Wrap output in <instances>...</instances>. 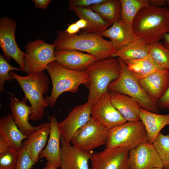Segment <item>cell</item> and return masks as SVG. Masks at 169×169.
<instances>
[{
	"mask_svg": "<svg viewBox=\"0 0 169 169\" xmlns=\"http://www.w3.org/2000/svg\"><path fill=\"white\" fill-rule=\"evenodd\" d=\"M53 44L55 50L73 49L86 52L95 56L97 60L113 57L116 51L110 41L104 39L100 34L83 32L69 35L65 31L57 32Z\"/></svg>",
	"mask_w": 169,
	"mask_h": 169,
	"instance_id": "obj_1",
	"label": "cell"
},
{
	"mask_svg": "<svg viewBox=\"0 0 169 169\" xmlns=\"http://www.w3.org/2000/svg\"><path fill=\"white\" fill-rule=\"evenodd\" d=\"M136 36L150 44L162 39L169 32V9L151 6L141 9L132 24Z\"/></svg>",
	"mask_w": 169,
	"mask_h": 169,
	"instance_id": "obj_2",
	"label": "cell"
},
{
	"mask_svg": "<svg viewBox=\"0 0 169 169\" xmlns=\"http://www.w3.org/2000/svg\"><path fill=\"white\" fill-rule=\"evenodd\" d=\"M53 85L51 95L45 99L51 107L55 105L58 97L64 92L74 93L79 86L84 84L88 87L89 77L86 70L76 71L66 68L56 61L49 64L46 68Z\"/></svg>",
	"mask_w": 169,
	"mask_h": 169,
	"instance_id": "obj_3",
	"label": "cell"
},
{
	"mask_svg": "<svg viewBox=\"0 0 169 169\" xmlns=\"http://www.w3.org/2000/svg\"><path fill=\"white\" fill-rule=\"evenodd\" d=\"M89 77L88 102L92 105L107 92L110 84L120 73L118 58L111 57L96 60L86 69Z\"/></svg>",
	"mask_w": 169,
	"mask_h": 169,
	"instance_id": "obj_4",
	"label": "cell"
},
{
	"mask_svg": "<svg viewBox=\"0 0 169 169\" xmlns=\"http://www.w3.org/2000/svg\"><path fill=\"white\" fill-rule=\"evenodd\" d=\"M10 74L15 79L21 87L33 109L29 120H41L44 115V109L49 105L43 97L49 89V80L43 72L32 73L25 76L10 71Z\"/></svg>",
	"mask_w": 169,
	"mask_h": 169,
	"instance_id": "obj_5",
	"label": "cell"
},
{
	"mask_svg": "<svg viewBox=\"0 0 169 169\" xmlns=\"http://www.w3.org/2000/svg\"><path fill=\"white\" fill-rule=\"evenodd\" d=\"M120 67L119 77L109 85L108 90L127 95L135 100L141 108L159 113L160 108L157 100L148 95L143 90L139 79L129 70L125 63L117 58Z\"/></svg>",
	"mask_w": 169,
	"mask_h": 169,
	"instance_id": "obj_6",
	"label": "cell"
},
{
	"mask_svg": "<svg viewBox=\"0 0 169 169\" xmlns=\"http://www.w3.org/2000/svg\"><path fill=\"white\" fill-rule=\"evenodd\" d=\"M148 141L145 126L141 120L127 121L110 130L106 147H123L129 150L141 143Z\"/></svg>",
	"mask_w": 169,
	"mask_h": 169,
	"instance_id": "obj_7",
	"label": "cell"
},
{
	"mask_svg": "<svg viewBox=\"0 0 169 169\" xmlns=\"http://www.w3.org/2000/svg\"><path fill=\"white\" fill-rule=\"evenodd\" d=\"M110 131L91 116L89 120L75 133L70 142L77 148L90 152L95 148L106 144Z\"/></svg>",
	"mask_w": 169,
	"mask_h": 169,
	"instance_id": "obj_8",
	"label": "cell"
},
{
	"mask_svg": "<svg viewBox=\"0 0 169 169\" xmlns=\"http://www.w3.org/2000/svg\"><path fill=\"white\" fill-rule=\"evenodd\" d=\"M25 49L26 54L24 57V72L27 74L43 72L49 64L56 61L54 44L38 39L28 42Z\"/></svg>",
	"mask_w": 169,
	"mask_h": 169,
	"instance_id": "obj_9",
	"label": "cell"
},
{
	"mask_svg": "<svg viewBox=\"0 0 169 169\" xmlns=\"http://www.w3.org/2000/svg\"><path fill=\"white\" fill-rule=\"evenodd\" d=\"M16 23L12 18L3 16L0 18V46L6 61L9 63L13 59L24 72V57L26 54L20 49L16 42Z\"/></svg>",
	"mask_w": 169,
	"mask_h": 169,
	"instance_id": "obj_10",
	"label": "cell"
},
{
	"mask_svg": "<svg viewBox=\"0 0 169 169\" xmlns=\"http://www.w3.org/2000/svg\"><path fill=\"white\" fill-rule=\"evenodd\" d=\"M129 150L126 147H106L92 154L91 169H129Z\"/></svg>",
	"mask_w": 169,
	"mask_h": 169,
	"instance_id": "obj_11",
	"label": "cell"
},
{
	"mask_svg": "<svg viewBox=\"0 0 169 169\" xmlns=\"http://www.w3.org/2000/svg\"><path fill=\"white\" fill-rule=\"evenodd\" d=\"M91 115L110 130L127 122L112 104L108 91L92 105Z\"/></svg>",
	"mask_w": 169,
	"mask_h": 169,
	"instance_id": "obj_12",
	"label": "cell"
},
{
	"mask_svg": "<svg viewBox=\"0 0 169 169\" xmlns=\"http://www.w3.org/2000/svg\"><path fill=\"white\" fill-rule=\"evenodd\" d=\"M128 161L131 169L163 167L162 162L153 144L148 141L141 143L129 150Z\"/></svg>",
	"mask_w": 169,
	"mask_h": 169,
	"instance_id": "obj_13",
	"label": "cell"
},
{
	"mask_svg": "<svg viewBox=\"0 0 169 169\" xmlns=\"http://www.w3.org/2000/svg\"><path fill=\"white\" fill-rule=\"evenodd\" d=\"M92 104L86 103L75 106L63 120L58 123L61 138L68 142L75 133L84 125L91 117Z\"/></svg>",
	"mask_w": 169,
	"mask_h": 169,
	"instance_id": "obj_14",
	"label": "cell"
},
{
	"mask_svg": "<svg viewBox=\"0 0 169 169\" xmlns=\"http://www.w3.org/2000/svg\"><path fill=\"white\" fill-rule=\"evenodd\" d=\"M54 56L59 64L76 71L86 70L91 64L97 60L92 54L73 49L55 50Z\"/></svg>",
	"mask_w": 169,
	"mask_h": 169,
	"instance_id": "obj_15",
	"label": "cell"
},
{
	"mask_svg": "<svg viewBox=\"0 0 169 169\" xmlns=\"http://www.w3.org/2000/svg\"><path fill=\"white\" fill-rule=\"evenodd\" d=\"M50 125L49 138L45 148L39 154L40 157L47 160L45 167L57 168L61 167L60 144L61 135L57 119L54 116L50 118Z\"/></svg>",
	"mask_w": 169,
	"mask_h": 169,
	"instance_id": "obj_16",
	"label": "cell"
},
{
	"mask_svg": "<svg viewBox=\"0 0 169 169\" xmlns=\"http://www.w3.org/2000/svg\"><path fill=\"white\" fill-rule=\"evenodd\" d=\"M60 143L62 169H89L88 162L91 154L71 145L61 137Z\"/></svg>",
	"mask_w": 169,
	"mask_h": 169,
	"instance_id": "obj_17",
	"label": "cell"
},
{
	"mask_svg": "<svg viewBox=\"0 0 169 169\" xmlns=\"http://www.w3.org/2000/svg\"><path fill=\"white\" fill-rule=\"evenodd\" d=\"M9 107L14 121L22 133L28 136L33 131L38 129L29 122V117L33 113L32 107L27 104V99L24 97L22 100L15 96H11Z\"/></svg>",
	"mask_w": 169,
	"mask_h": 169,
	"instance_id": "obj_18",
	"label": "cell"
},
{
	"mask_svg": "<svg viewBox=\"0 0 169 169\" xmlns=\"http://www.w3.org/2000/svg\"><path fill=\"white\" fill-rule=\"evenodd\" d=\"M139 83L148 95L157 101L169 86V69H159L147 77L139 79Z\"/></svg>",
	"mask_w": 169,
	"mask_h": 169,
	"instance_id": "obj_19",
	"label": "cell"
},
{
	"mask_svg": "<svg viewBox=\"0 0 169 169\" xmlns=\"http://www.w3.org/2000/svg\"><path fill=\"white\" fill-rule=\"evenodd\" d=\"M100 34L103 37L110 39L116 51L138 38L134 32L132 25L127 24L121 19L113 23Z\"/></svg>",
	"mask_w": 169,
	"mask_h": 169,
	"instance_id": "obj_20",
	"label": "cell"
},
{
	"mask_svg": "<svg viewBox=\"0 0 169 169\" xmlns=\"http://www.w3.org/2000/svg\"><path fill=\"white\" fill-rule=\"evenodd\" d=\"M50 129V122L41 123L39 127L31 133L23 142V146L35 163L38 162L39 154L46 145Z\"/></svg>",
	"mask_w": 169,
	"mask_h": 169,
	"instance_id": "obj_21",
	"label": "cell"
},
{
	"mask_svg": "<svg viewBox=\"0 0 169 169\" xmlns=\"http://www.w3.org/2000/svg\"><path fill=\"white\" fill-rule=\"evenodd\" d=\"M110 93L112 104L127 121L140 120V113L141 108L135 100L124 94Z\"/></svg>",
	"mask_w": 169,
	"mask_h": 169,
	"instance_id": "obj_22",
	"label": "cell"
},
{
	"mask_svg": "<svg viewBox=\"0 0 169 169\" xmlns=\"http://www.w3.org/2000/svg\"><path fill=\"white\" fill-rule=\"evenodd\" d=\"M140 118L145 126L148 141L151 143H153L165 126H169V114H159L141 108Z\"/></svg>",
	"mask_w": 169,
	"mask_h": 169,
	"instance_id": "obj_23",
	"label": "cell"
},
{
	"mask_svg": "<svg viewBox=\"0 0 169 169\" xmlns=\"http://www.w3.org/2000/svg\"><path fill=\"white\" fill-rule=\"evenodd\" d=\"M79 18L87 22V28L83 32L101 34L112 24L99 14L88 7H75L69 9Z\"/></svg>",
	"mask_w": 169,
	"mask_h": 169,
	"instance_id": "obj_24",
	"label": "cell"
},
{
	"mask_svg": "<svg viewBox=\"0 0 169 169\" xmlns=\"http://www.w3.org/2000/svg\"><path fill=\"white\" fill-rule=\"evenodd\" d=\"M0 134L6 139L10 147L18 151L22 147L23 141L28 137L19 130L10 113L0 118Z\"/></svg>",
	"mask_w": 169,
	"mask_h": 169,
	"instance_id": "obj_25",
	"label": "cell"
},
{
	"mask_svg": "<svg viewBox=\"0 0 169 169\" xmlns=\"http://www.w3.org/2000/svg\"><path fill=\"white\" fill-rule=\"evenodd\" d=\"M150 44L137 38L127 45L117 50L113 57H117L124 61L143 58L149 54Z\"/></svg>",
	"mask_w": 169,
	"mask_h": 169,
	"instance_id": "obj_26",
	"label": "cell"
},
{
	"mask_svg": "<svg viewBox=\"0 0 169 169\" xmlns=\"http://www.w3.org/2000/svg\"><path fill=\"white\" fill-rule=\"evenodd\" d=\"M124 62L129 70L139 79H144L159 69H162L153 60L149 54L141 59Z\"/></svg>",
	"mask_w": 169,
	"mask_h": 169,
	"instance_id": "obj_27",
	"label": "cell"
},
{
	"mask_svg": "<svg viewBox=\"0 0 169 169\" xmlns=\"http://www.w3.org/2000/svg\"><path fill=\"white\" fill-rule=\"evenodd\" d=\"M100 15L112 24L120 20V0H106L103 3L88 7Z\"/></svg>",
	"mask_w": 169,
	"mask_h": 169,
	"instance_id": "obj_28",
	"label": "cell"
},
{
	"mask_svg": "<svg viewBox=\"0 0 169 169\" xmlns=\"http://www.w3.org/2000/svg\"><path fill=\"white\" fill-rule=\"evenodd\" d=\"M121 19L125 23L132 25L133 20L142 8L150 6L148 0H120Z\"/></svg>",
	"mask_w": 169,
	"mask_h": 169,
	"instance_id": "obj_29",
	"label": "cell"
},
{
	"mask_svg": "<svg viewBox=\"0 0 169 169\" xmlns=\"http://www.w3.org/2000/svg\"><path fill=\"white\" fill-rule=\"evenodd\" d=\"M149 54L159 67L169 69V49L160 41L150 44Z\"/></svg>",
	"mask_w": 169,
	"mask_h": 169,
	"instance_id": "obj_30",
	"label": "cell"
},
{
	"mask_svg": "<svg viewBox=\"0 0 169 169\" xmlns=\"http://www.w3.org/2000/svg\"><path fill=\"white\" fill-rule=\"evenodd\" d=\"M153 144L160 158L163 169H169V134L160 133Z\"/></svg>",
	"mask_w": 169,
	"mask_h": 169,
	"instance_id": "obj_31",
	"label": "cell"
},
{
	"mask_svg": "<svg viewBox=\"0 0 169 169\" xmlns=\"http://www.w3.org/2000/svg\"><path fill=\"white\" fill-rule=\"evenodd\" d=\"M23 71L20 68L14 67L10 65L5 59L4 56L0 54V92L5 91L4 84L6 81H12L15 79L10 74L11 71Z\"/></svg>",
	"mask_w": 169,
	"mask_h": 169,
	"instance_id": "obj_32",
	"label": "cell"
},
{
	"mask_svg": "<svg viewBox=\"0 0 169 169\" xmlns=\"http://www.w3.org/2000/svg\"><path fill=\"white\" fill-rule=\"evenodd\" d=\"M19 151L10 147L0 155V169H15L17 163Z\"/></svg>",
	"mask_w": 169,
	"mask_h": 169,
	"instance_id": "obj_33",
	"label": "cell"
},
{
	"mask_svg": "<svg viewBox=\"0 0 169 169\" xmlns=\"http://www.w3.org/2000/svg\"><path fill=\"white\" fill-rule=\"evenodd\" d=\"M35 163L22 145L19 151L17 163L15 169H31Z\"/></svg>",
	"mask_w": 169,
	"mask_h": 169,
	"instance_id": "obj_34",
	"label": "cell"
},
{
	"mask_svg": "<svg viewBox=\"0 0 169 169\" xmlns=\"http://www.w3.org/2000/svg\"><path fill=\"white\" fill-rule=\"evenodd\" d=\"M106 0H70L69 9L75 7H88L94 4H100Z\"/></svg>",
	"mask_w": 169,
	"mask_h": 169,
	"instance_id": "obj_35",
	"label": "cell"
},
{
	"mask_svg": "<svg viewBox=\"0 0 169 169\" xmlns=\"http://www.w3.org/2000/svg\"><path fill=\"white\" fill-rule=\"evenodd\" d=\"M157 101L160 109L169 110V86L163 95Z\"/></svg>",
	"mask_w": 169,
	"mask_h": 169,
	"instance_id": "obj_36",
	"label": "cell"
},
{
	"mask_svg": "<svg viewBox=\"0 0 169 169\" xmlns=\"http://www.w3.org/2000/svg\"><path fill=\"white\" fill-rule=\"evenodd\" d=\"M10 147H11L6 139L0 134V155L4 153Z\"/></svg>",
	"mask_w": 169,
	"mask_h": 169,
	"instance_id": "obj_37",
	"label": "cell"
},
{
	"mask_svg": "<svg viewBox=\"0 0 169 169\" xmlns=\"http://www.w3.org/2000/svg\"><path fill=\"white\" fill-rule=\"evenodd\" d=\"M80 29L75 23H74L68 25L65 32L69 35H72L77 34Z\"/></svg>",
	"mask_w": 169,
	"mask_h": 169,
	"instance_id": "obj_38",
	"label": "cell"
},
{
	"mask_svg": "<svg viewBox=\"0 0 169 169\" xmlns=\"http://www.w3.org/2000/svg\"><path fill=\"white\" fill-rule=\"evenodd\" d=\"M32 1L34 3L36 8L46 9L51 1V0H33Z\"/></svg>",
	"mask_w": 169,
	"mask_h": 169,
	"instance_id": "obj_39",
	"label": "cell"
},
{
	"mask_svg": "<svg viewBox=\"0 0 169 169\" xmlns=\"http://www.w3.org/2000/svg\"><path fill=\"white\" fill-rule=\"evenodd\" d=\"M150 6L163 8L165 7L168 3L167 0H148Z\"/></svg>",
	"mask_w": 169,
	"mask_h": 169,
	"instance_id": "obj_40",
	"label": "cell"
},
{
	"mask_svg": "<svg viewBox=\"0 0 169 169\" xmlns=\"http://www.w3.org/2000/svg\"><path fill=\"white\" fill-rule=\"evenodd\" d=\"M77 26L80 29L83 30H84L87 27V22L84 19L80 18L75 22Z\"/></svg>",
	"mask_w": 169,
	"mask_h": 169,
	"instance_id": "obj_41",
	"label": "cell"
},
{
	"mask_svg": "<svg viewBox=\"0 0 169 169\" xmlns=\"http://www.w3.org/2000/svg\"><path fill=\"white\" fill-rule=\"evenodd\" d=\"M162 39H163V45L166 48L169 49V33L164 34Z\"/></svg>",
	"mask_w": 169,
	"mask_h": 169,
	"instance_id": "obj_42",
	"label": "cell"
},
{
	"mask_svg": "<svg viewBox=\"0 0 169 169\" xmlns=\"http://www.w3.org/2000/svg\"><path fill=\"white\" fill-rule=\"evenodd\" d=\"M43 169H57V168H48L46 167H45Z\"/></svg>",
	"mask_w": 169,
	"mask_h": 169,
	"instance_id": "obj_43",
	"label": "cell"
},
{
	"mask_svg": "<svg viewBox=\"0 0 169 169\" xmlns=\"http://www.w3.org/2000/svg\"><path fill=\"white\" fill-rule=\"evenodd\" d=\"M163 169V168H162L159 167V168H153V169Z\"/></svg>",
	"mask_w": 169,
	"mask_h": 169,
	"instance_id": "obj_44",
	"label": "cell"
},
{
	"mask_svg": "<svg viewBox=\"0 0 169 169\" xmlns=\"http://www.w3.org/2000/svg\"><path fill=\"white\" fill-rule=\"evenodd\" d=\"M167 1H168V3H169V0H167Z\"/></svg>",
	"mask_w": 169,
	"mask_h": 169,
	"instance_id": "obj_45",
	"label": "cell"
},
{
	"mask_svg": "<svg viewBox=\"0 0 169 169\" xmlns=\"http://www.w3.org/2000/svg\"><path fill=\"white\" fill-rule=\"evenodd\" d=\"M129 169H130V168H129Z\"/></svg>",
	"mask_w": 169,
	"mask_h": 169,
	"instance_id": "obj_46",
	"label": "cell"
},
{
	"mask_svg": "<svg viewBox=\"0 0 169 169\" xmlns=\"http://www.w3.org/2000/svg\"></svg>",
	"mask_w": 169,
	"mask_h": 169,
	"instance_id": "obj_47",
	"label": "cell"
}]
</instances>
